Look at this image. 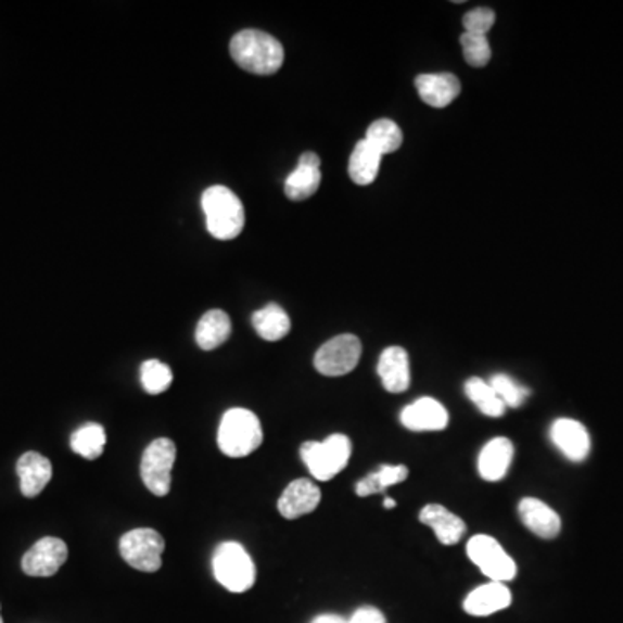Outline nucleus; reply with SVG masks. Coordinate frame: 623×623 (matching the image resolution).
Returning a JSON list of instances; mask_svg holds the SVG:
<instances>
[{"label":"nucleus","mask_w":623,"mask_h":623,"mask_svg":"<svg viewBox=\"0 0 623 623\" xmlns=\"http://www.w3.org/2000/svg\"><path fill=\"white\" fill-rule=\"evenodd\" d=\"M231 56L246 72L267 77L281 69L284 49L272 35L260 30H243L232 37Z\"/></svg>","instance_id":"1"},{"label":"nucleus","mask_w":623,"mask_h":623,"mask_svg":"<svg viewBox=\"0 0 623 623\" xmlns=\"http://www.w3.org/2000/svg\"><path fill=\"white\" fill-rule=\"evenodd\" d=\"M201 206L205 212L206 229L215 240L231 241L243 232L244 206L226 186H212L201 196Z\"/></svg>","instance_id":"2"},{"label":"nucleus","mask_w":623,"mask_h":623,"mask_svg":"<svg viewBox=\"0 0 623 623\" xmlns=\"http://www.w3.org/2000/svg\"><path fill=\"white\" fill-rule=\"evenodd\" d=\"M218 448L229 457H246L264 442L260 419L252 410L234 407L227 410L218 424Z\"/></svg>","instance_id":"3"},{"label":"nucleus","mask_w":623,"mask_h":623,"mask_svg":"<svg viewBox=\"0 0 623 623\" xmlns=\"http://www.w3.org/2000/svg\"><path fill=\"white\" fill-rule=\"evenodd\" d=\"M300 454L314 479L329 482L342 473L351 461L352 442L348 436L336 433L325 442H305Z\"/></svg>","instance_id":"4"},{"label":"nucleus","mask_w":623,"mask_h":623,"mask_svg":"<svg viewBox=\"0 0 623 623\" xmlns=\"http://www.w3.org/2000/svg\"><path fill=\"white\" fill-rule=\"evenodd\" d=\"M214 575L229 593H246L255 584L256 570L252 556L238 543H224L215 549Z\"/></svg>","instance_id":"5"},{"label":"nucleus","mask_w":623,"mask_h":623,"mask_svg":"<svg viewBox=\"0 0 623 623\" xmlns=\"http://www.w3.org/2000/svg\"><path fill=\"white\" fill-rule=\"evenodd\" d=\"M176 457L177 447L170 438H156L145 447L141 459V476L145 488L154 496L165 497L170 492Z\"/></svg>","instance_id":"6"},{"label":"nucleus","mask_w":623,"mask_h":623,"mask_svg":"<svg viewBox=\"0 0 623 623\" xmlns=\"http://www.w3.org/2000/svg\"><path fill=\"white\" fill-rule=\"evenodd\" d=\"M165 541L153 529L130 530L120 538V555L139 572L154 573L162 568Z\"/></svg>","instance_id":"7"},{"label":"nucleus","mask_w":623,"mask_h":623,"mask_svg":"<svg viewBox=\"0 0 623 623\" xmlns=\"http://www.w3.org/2000/svg\"><path fill=\"white\" fill-rule=\"evenodd\" d=\"M466 552H468V558L480 568V572L488 576L492 582L504 584L517 576V563L491 535L480 534L471 537Z\"/></svg>","instance_id":"8"},{"label":"nucleus","mask_w":623,"mask_h":623,"mask_svg":"<svg viewBox=\"0 0 623 623\" xmlns=\"http://www.w3.org/2000/svg\"><path fill=\"white\" fill-rule=\"evenodd\" d=\"M363 355V343L354 334H340L317 351L314 366L325 376H345L354 371Z\"/></svg>","instance_id":"9"},{"label":"nucleus","mask_w":623,"mask_h":623,"mask_svg":"<svg viewBox=\"0 0 623 623\" xmlns=\"http://www.w3.org/2000/svg\"><path fill=\"white\" fill-rule=\"evenodd\" d=\"M68 560V546L58 537H43L23 556L22 568L26 575L52 576Z\"/></svg>","instance_id":"10"},{"label":"nucleus","mask_w":623,"mask_h":623,"mask_svg":"<svg viewBox=\"0 0 623 623\" xmlns=\"http://www.w3.org/2000/svg\"><path fill=\"white\" fill-rule=\"evenodd\" d=\"M551 440L568 461L582 462L589 456V432L575 419L561 418L555 421L551 427Z\"/></svg>","instance_id":"11"},{"label":"nucleus","mask_w":623,"mask_h":623,"mask_svg":"<svg viewBox=\"0 0 623 623\" xmlns=\"http://www.w3.org/2000/svg\"><path fill=\"white\" fill-rule=\"evenodd\" d=\"M400 421L410 432H440L447 428L448 415L438 400L423 397L402 410Z\"/></svg>","instance_id":"12"},{"label":"nucleus","mask_w":623,"mask_h":623,"mask_svg":"<svg viewBox=\"0 0 623 623\" xmlns=\"http://www.w3.org/2000/svg\"><path fill=\"white\" fill-rule=\"evenodd\" d=\"M319 504L320 488L316 483L312 480L298 479L284 488L282 496L279 497L278 509L282 518L296 520L308 512L316 511Z\"/></svg>","instance_id":"13"},{"label":"nucleus","mask_w":623,"mask_h":623,"mask_svg":"<svg viewBox=\"0 0 623 623\" xmlns=\"http://www.w3.org/2000/svg\"><path fill=\"white\" fill-rule=\"evenodd\" d=\"M518 514L523 525L541 538H555L561 532V518L555 509L535 497H525L518 504Z\"/></svg>","instance_id":"14"},{"label":"nucleus","mask_w":623,"mask_h":623,"mask_svg":"<svg viewBox=\"0 0 623 623\" xmlns=\"http://www.w3.org/2000/svg\"><path fill=\"white\" fill-rule=\"evenodd\" d=\"M416 89L428 106L447 107L461 94V81L453 73H424L416 78Z\"/></svg>","instance_id":"15"},{"label":"nucleus","mask_w":623,"mask_h":623,"mask_svg":"<svg viewBox=\"0 0 623 623\" xmlns=\"http://www.w3.org/2000/svg\"><path fill=\"white\" fill-rule=\"evenodd\" d=\"M16 473L23 496L34 499L40 496L51 482L52 465L42 454L26 453L17 459Z\"/></svg>","instance_id":"16"},{"label":"nucleus","mask_w":623,"mask_h":623,"mask_svg":"<svg viewBox=\"0 0 623 623\" xmlns=\"http://www.w3.org/2000/svg\"><path fill=\"white\" fill-rule=\"evenodd\" d=\"M419 521L430 526L444 546H454L466 534V523L461 518L444 508L442 504H428L419 512Z\"/></svg>","instance_id":"17"},{"label":"nucleus","mask_w":623,"mask_h":623,"mask_svg":"<svg viewBox=\"0 0 623 623\" xmlns=\"http://www.w3.org/2000/svg\"><path fill=\"white\" fill-rule=\"evenodd\" d=\"M378 374L386 392H406L410 384V364L407 352L402 346H390L383 351L378 363Z\"/></svg>","instance_id":"18"},{"label":"nucleus","mask_w":623,"mask_h":623,"mask_svg":"<svg viewBox=\"0 0 623 623\" xmlns=\"http://www.w3.org/2000/svg\"><path fill=\"white\" fill-rule=\"evenodd\" d=\"M512 457H514V447H512L511 440L506 436L492 438L480 453V476L487 482H499L508 474Z\"/></svg>","instance_id":"19"},{"label":"nucleus","mask_w":623,"mask_h":623,"mask_svg":"<svg viewBox=\"0 0 623 623\" xmlns=\"http://www.w3.org/2000/svg\"><path fill=\"white\" fill-rule=\"evenodd\" d=\"M511 601V593L506 585L491 582L480 585L468 594V598L465 599V611L473 616L494 615L497 611L506 610Z\"/></svg>","instance_id":"20"},{"label":"nucleus","mask_w":623,"mask_h":623,"mask_svg":"<svg viewBox=\"0 0 623 623\" xmlns=\"http://www.w3.org/2000/svg\"><path fill=\"white\" fill-rule=\"evenodd\" d=\"M231 319L224 310H208L201 317L196 328V343L201 351H215L229 340Z\"/></svg>","instance_id":"21"},{"label":"nucleus","mask_w":623,"mask_h":623,"mask_svg":"<svg viewBox=\"0 0 623 623\" xmlns=\"http://www.w3.org/2000/svg\"><path fill=\"white\" fill-rule=\"evenodd\" d=\"M381 156L366 139L355 144L348 162V176L357 186H369L374 182L380 171Z\"/></svg>","instance_id":"22"},{"label":"nucleus","mask_w":623,"mask_h":623,"mask_svg":"<svg viewBox=\"0 0 623 623\" xmlns=\"http://www.w3.org/2000/svg\"><path fill=\"white\" fill-rule=\"evenodd\" d=\"M253 328L265 342H279L291 331V319L278 304L265 305L252 317Z\"/></svg>","instance_id":"23"},{"label":"nucleus","mask_w":623,"mask_h":623,"mask_svg":"<svg viewBox=\"0 0 623 623\" xmlns=\"http://www.w3.org/2000/svg\"><path fill=\"white\" fill-rule=\"evenodd\" d=\"M407 476H409L407 466L383 465L380 466V470L368 474L366 479L357 482V485H355V492H357V496L359 497L374 496V494H380V492L389 491L393 485L406 482Z\"/></svg>","instance_id":"24"},{"label":"nucleus","mask_w":623,"mask_h":623,"mask_svg":"<svg viewBox=\"0 0 623 623\" xmlns=\"http://www.w3.org/2000/svg\"><path fill=\"white\" fill-rule=\"evenodd\" d=\"M69 445L73 453L89 461H96L103 456L106 447V430L98 423L84 424L77 432H73Z\"/></svg>","instance_id":"25"},{"label":"nucleus","mask_w":623,"mask_h":623,"mask_svg":"<svg viewBox=\"0 0 623 623\" xmlns=\"http://www.w3.org/2000/svg\"><path fill=\"white\" fill-rule=\"evenodd\" d=\"M465 392L474 406L479 407L482 415L488 416V418H500L506 412L504 402L500 400L496 390L492 389L487 381L471 378V380L466 381Z\"/></svg>","instance_id":"26"},{"label":"nucleus","mask_w":623,"mask_h":623,"mask_svg":"<svg viewBox=\"0 0 623 623\" xmlns=\"http://www.w3.org/2000/svg\"><path fill=\"white\" fill-rule=\"evenodd\" d=\"M364 139L383 156V154L395 153L400 148L402 142H404V134L395 122L381 118V120H376L374 124L369 125L368 134Z\"/></svg>","instance_id":"27"},{"label":"nucleus","mask_w":623,"mask_h":623,"mask_svg":"<svg viewBox=\"0 0 623 623\" xmlns=\"http://www.w3.org/2000/svg\"><path fill=\"white\" fill-rule=\"evenodd\" d=\"M320 186V168L300 165L288 176L284 192L293 201H304L314 196Z\"/></svg>","instance_id":"28"},{"label":"nucleus","mask_w":623,"mask_h":623,"mask_svg":"<svg viewBox=\"0 0 623 623\" xmlns=\"http://www.w3.org/2000/svg\"><path fill=\"white\" fill-rule=\"evenodd\" d=\"M174 374L167 364L162 360L151 359L142 363L141 366V384L145 393L150 395H160L170 389Z\"/></svg>","instance_id":"29"},{"label":"nucleus","mask_w":623,"mask_h":623,"mask_svg":"<svg viewBox=\"0 0 623 623\" xmlns=\"http://www.w3.org/2000/svg\"><path fill=\"white\" fill-rule=\"evenodd\" d=\"M461 46L466 63L474 66V68L487 66L492 58L487 35L466 34L465 31L461 37Z\"/></svg>","instance_id":"30"},{"label":"nucleus","mask_w":623,"mask_h":623,"mask_svg":"<svg viewBox=\"0 0 623 623\" xmlns=\"http://www.w3.org/2000/svg\"><path fill=\"white\" fill-rule=\"evenodd\" d=\"M492 389L496 390L497 395H499L500 400L504 402V406L512 407V409H518V407L523 406V402L529 397V389L521 386L517 381L509 378L506 374L492 376V380L488 381Z\"/></svg>","instance_id":"31"},{"label":"nucleus","mask_w":623,"mask_h":623,"mask_svg":"<svg viewBox=\"0 0 623 623\" xmlns=\"http://www.w3.org/2000/svg\"><path fill=\"white\" fill-rule=\"evenodd\" d=\"M496 23V13L488 8L473 9L462 17L466 34L487 35Z\"/></svg>","instance_id":"32"},{"label":"nucleus","mask_w":623,"mask_h":623,"mask_svg":"<svg viewBox=\"0 0 623 623\" xmlns=\"http://www.w3.org/2000/svg\"><path fill=\"white\" fill-rule=\"evenodd\" d=\"M346 623H386L383 613L378 608L364 607L355 611Z\"/></svg>","instance_id":"33"},{"label":"nucleus","mask_w":623,"mask_h":623,"mask_svg":"<svg viewBox=\"0 0 623 623\" xmlns=\"http://www.w3.org/2000/svg\"><path fill=\"white\" fill-rule=\"evenodd\" d=\"M300 165H307V167L320 168V158L316 153H304L300 156Z\"/></svg>","instance_id":"34"},{"label":"nucleus","mask_w":623,"mask_h":623,"mask_svg":"<svg viewBox=\"0 0 623 623\" xmlns=\"http://www.w3.org/2000/svg\"><path fill=\"white\" fill-rule=\"evenodd\" d=\"M312 623H346V620L338 615H320L312 620Z\"/></svg>","instance_id":"35"},{"label":"nucleus","mask_w":623,"mask_h":623,"mask_svg":"<svg viewBox=\"0 0 623 623\" xmlns=\"http://www.w3.org/2000/svg\"><path fill=\"white\" fill-rule=\"evenodd\" d=\"M384 508L386 509H393L395 508V506H397V503H395V500L390 499V497H386V499H384Z\"/></svg>","instance_id":"36"},{"label":"nucleus","mask_w":623,"mask_h":623,"mask_svg":"<svg viewBox=\"0 0 623 623\" xmlns=\"http://www.w3.org/2000/svg\"><path fill=\"white\" fill-rule=\"evenodd\" d=\"M0 623H4V620H2V616H0Z\"/></svg>","instance_id":"37"}]
</instances>
